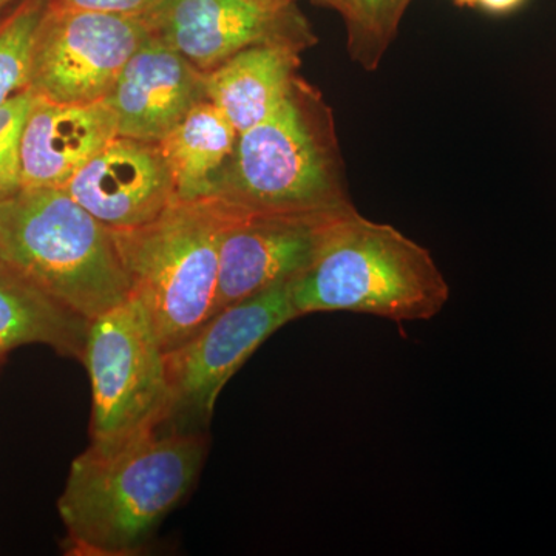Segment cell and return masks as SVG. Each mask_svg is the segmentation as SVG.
<instances>
[{"label": "cell", "instance_id": "6da1fadb", "mask_svg": "<svg viewBox=\"0 0 556 556\" xmlns=\"http://www.w3.org/2000/svg\"><path fill=\"white\" fill-rule=\"evenodd\" d=\"M206 453L200 431L153 430L113 447L90 444L70 466L58 500L65 554H138L188 496Z\"/></svg>", "mask_w": 556, "mask_h": 556}, {"label": "cell", "instance_id": "7a4b0ae2", "mask_svg": "<svg viewBox=\"0 0 556 556\" xmlns=\"http://www.w3.org/2000/svg\"><path fill=\"white\" fill-rule=\"evenodd\" d=\"M291 298L299 317L346 311L402 324L437 317L450 287L427 248L354 207L332 223L308 268L291 281Z\"/></svg>", "mask_w": 556, "mask_h": 556}, {"label": "cell", "instance_id": "3957f363", "mask_svg": "<svg viewBox=\"0 0 556 556\" xmlns=\"http://www.w3.org/2000/svg\"><path fill=\"white\" fill-rule=\"evenodd\" d=\"M229 206L268 214H328L353 208L334 112L299 76L270 118L241 131L217 192Z\"/></svg>", "mask_w": 556, "mask_h": 556}, {"label": "cell", "instance_id": "277c9868", "mask_svg": "<svg viewBox=\"0 0 556 556\" xmlns=\"http://www.w3.org/2000/svg\"><path fill=\"white\" fill-rule=\"evenodd\" d=\"M0 262L89 320L131 295L112 230L64 189L0 200Z\"/></svg>", "mask_w": 556, "mask_h": 556}, {"label": "cell", "instance_id": "5b68a950", "mask_svg": "<svg viewBox=\"0 0 556 556\" xmlns=\"http://www.w3.org/2000/svg\"><path fill=\"white\" fill-rule=\"evenodd\" d=\"M226 218L217 199H177L146 225L110 229L131 295L148 309L166 353L215 314Z\"/></svg>", "mask_w": 556, "mask_h": 556}, {"label": "cell", "instance_id": "8992f818", "mask_svg": "<svg viewBox=\"0 0 556 556\" xmlns=\"http://www.w3.org/2000/svg\"><path fill=\"white\" fill-rule=\"evenodd\" d=\"M83 364L93 399L91 445L113 447L163 427L170 399L166 350L135 295L90 320Z\"/></svg>", "mask_w": 556, "mask_h": 556}, {"label": "cell", "instance_id": "52a82bcc", "mask_svg": "<svg viewBox=\"0 0 556 556\" xmlns=\"http://www.w3.org/2000/svg\"><path fill=\"white\" fill-rule=\"evenodd\" d=\"M299 314L291 281L219 309L181 345L166 353L169 409L160 430L200 431L219 393L249 357Z\"/></svg>", "mask_w": 556, "mask_h": 556}, {"label": "cell", "instance_id": "ba28073f", "mask_svg": "<svg viewBox=\"0 0 556 556\" xmlns=\"http://www.w3.org/2000/svg\"><path fill=\"white\" fill-rule=\"evenodd\" d=\"M149 39L142 17L49 5L33 46L28 89L64 104L104 101Z\"/></svg>", "mask_w": 556, "mask_h": 556}, {"label": "cell", "instance_id": "9c48e42d", "mask_svg": "<svg viewBox=\"0 0 556 556\" xmlns=\"http://www.w3.org/2000/svg\"><path fill=\"white\" fill-rule=\"evenodd\" d=\"M142 20L153 39L203 73L251 47L305 51L318 42L298 0H161Z\"/></svg>", "mask_w": 556, "mask_h": 556}, {"label": "cell", "instance_id": "30bf717a", "mask_svg": "<svg viewBox=\"0 0 556 556\" xmlns=\"http://www.w3.org/2000/svg\"><path fill=\"white\" fill-rule=\"evenodd\" d=\"M223 204L228 218L219 244L215 313L299 277L316 257L332 223L351 211L268 214Z\"/></svg>", "mask_w": 556, "mask_h": 556}, {"label": "cell", "instance_id": "8fae6325", "mask_svg": "<svg viewBox=\"0 0 556 556\" xmlns=\"http://www.w3.org/2000/svg\"><path fill=\"white\" fill-rule=\"evenodd\" d=\"M109 229H130L177 200L160 142L116 137L62 188Z\"/></svg>", "mask_w": 556, "mask_h": 556}, {"label": "cell", "instance_id": "7c38bea8", "mask_svg": "<svg viewBox=\"0 0 556 556\" xmlns=\"http://www.w3.org/2000/svg\"><path fill=\"white\" fill-rule=\"evenodd\" d=\"M104 101L118 119L119 137L160 142L190 110L207 101L204 73L150 36Z\"/></svg>", "mask_w": 556, "mask_h": 556}, {"label": "cell", "instance_id": "4fadbf2b", "mask_svg": "<svg viewBox=\"0 0 556 556\" xmlns=\"http://www.w3.org/2000/svg\"><path fill=\"white\" fill-rule=\"evenodd\" d=\"M116 137L108 102L64 104L36 94L22 131V189L64 188Z\"/></svg>", "mask_w": 556, "mask_h": 556}, {"label": "cell", "instance_id": "5bb4252c", "mask_svg": "<svg viewBox=\"0 0 556 556\" xmlns=\"http://www.w3.org/2000/svg\"><path fill=\"white\" fill-rule=\"evenodd\" d=\"M302 50L280 43L255 46L204 73L207 100L239 134L270 118L299 78Z\"/></svg>", "mask_w": 556, "mask_h": 556}, {"label": "cell", "instance_id": "9a60e30c", "mask_svg": "<svg viewBox=\"0 0 556 556\" xmlns=\"http://www.w3.org/2000/svg\"><path fill=\"white\" fill-rule=\"evenodd\" d=\"M89 325L0 262V361L16 348L46 345L83 362Z\"/></svg>", "mask_w": 556, "mask_h": 556}, {"label": "cell", "instance_id": "2e32d148", "mask_svg": "<svg viewBox=\"0 0 556 556\" xmlns=\"http://www.w3.org/2000/svg\"><path fill=\"white\" fill-rule=\"evenodd\" d=\"M239 130L211 101L200 102L160 141L178 200L211 199L228 170Z\"/></svg>", "mask_w": 556, "mask_h": 556}, {"label": "cell", "instance_id": "e0dca14e", "mask_svg": "<svg viewBox=\"0 0 556 556\" xmlns=\"http://www.w3.org/2000/svg\"><path fill=\"white\" fill-rule=\"evenodd\" d=\"M413 0H350L345 16L346 53L365 72H375L397 38Z\"/></svg>", "mask_w": 556, "mask_h": 556}, {"label": "cell", "instance_id": "ac0fdd59", "mask_svg": "<svg viewBox=\"0 0 556 556\" xmlns=\"http://www.w3.org/2000/svg\"><path fill=\"white\" fill-rule=\"evenodd\" d=\"M49 0H20L0 20V108L30 84L36 33Z\"/></svg>", "mask_w": 556, "mask_h": 556}, {"label": "cell", "instance_id": "d6986e66", "mask_svg": "<svg viewBox=\"0 0 556 556\" xmlns=\"http://www.w3.org/2000/svg\"><path fill=\"white\" fill-rule=\"evenodd\" d=\"M35 91L27 89L0 108V200L20 192L21 139Z\"/></svg>", "mask_w": 556, "mask_h": 556}, {"label": "cell", "instance_id": "ffe728a7", "mask_svg": "<svg viewBox=\"0 0 556 556\" xmlns=\"http://www.w3.org/2000/svg\"><path fill=\"white\" fill-rule=\"evenodd\" d=\"M49 2L51 7H60V9L144 17L159 5L161 0H49Z\"/></svg>", "mask_w": 556, "mask_h": 556}, {"label": "cell", "instance_id": "44dd1931", "mask_svg": "<svg viewBox=\"0 0 556 556\" xmlns=\"http://www.w3.org/2000/svg\"><path fill=\"white\" fill-rule=\"evenodd\" d=\"M526 0H479L478 5L493 14H507L519 9Z\"/></svg>", "mask_w": 556, "mask_h": 556}, {"label": "cell", "instance_id": "7402d4cb", "mask_svg": "<svg viewBox=\"0 0 556 556\" xmlns=\"http://www.w3.org/2000/svg\"><path fill=\"white\" fill-rule=\"evenodd\" d=\"M318 5L328 7V9L338 11L340 16H345L348 7H350V0H313Z\"/></svg>", "mask_w": 556, "mask_h": 556}, {"label": "cell", "instance_id": "603a6c76", "mask_svg": "<svg viewBox=\"0 0 556 556\" xmlns=\"http://www.w3.org/2000/svg\"><path fill=\"white\" fill-rule=\"evenodd\" d=\"M20 0H0V20L13 9Z\"/></svg>", "mask_w": 556, "mask_h": 556}, {"label": "cell", "instance_id": "cb8c5ba5", "mask_svg": "<svg viewBox=\"0 0 556 556\" xmlns=\"http://www.w3.org/2000/svg\"><path fill=\"white\" fill-rule=\"evenodd\" d=\"M455 2L459 3V5L475 7L478 5L479 0H455Z\"/></svg>", "mask_w": 556, "mask_h": 556}]
</instances>
